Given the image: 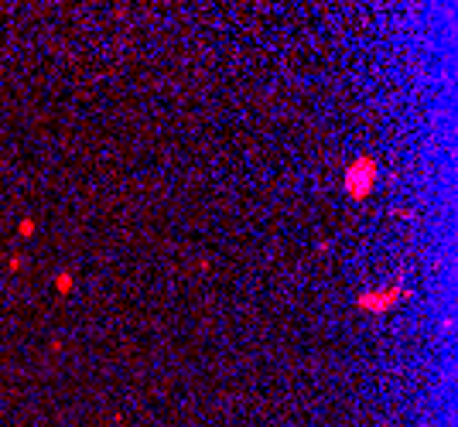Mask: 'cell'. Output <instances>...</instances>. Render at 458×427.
Here are the masks:
<instances>
[{"label": "cell", "mask_w": 458, "mask_h": 427, "mask_svg": "<svg viewBox=\"0 0 458 427\" xmlns=\"http://www.w3.org/2000/svg\"><path fill=\"white\" fill-rule=\"evenodd\" d=\"M373 181H376V165L370 158H356L349 171H345V192L352 199H366L373 192Z\"/></svg>", "instance_id": "cell-1"}, {"label": "cell", "mask_w": 458, "mask_h": 427, "mask_svg": "<svg viewBox=\"0 0 458 427\" xmlns=\"http://www.w3.org/2000/svg\"><path fill=\"white\" fill-rule=\"evenodd\" d=\"M400 294H404V291H400V287L393 284L390 291H379V294H363V298H359V304H363L366 311H386V308H390L393 301L400 298Z\"/></svg>", "instance_id": "cell-2"}, {"label": "cell", "mask_w": 458, "mask_h": 427, "mask_svg": "<svg viewBox=\"0 0 458 427\" xmlns=\"http://www.w3.org/2000/svg\"><path fill=\"white\" fill-rule=\"evenodd\" d=\"M55 284H58V291H69V287H72V284H69V274H62Z\"/></svg>", "instance_id": "cell-3"}]
</instances>
